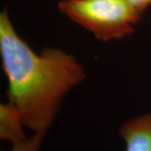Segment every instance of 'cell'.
<instances>
[{
  "label": "cell",
  "instance_id": "obj_1",
  "mask_svg": "<svg viewBox=\"0 0 151 151\" xmlns=\"http://www.w3.org/2000/svg\"><path fill=\"white\" fill-rule=\"evenodd\" d=\"M0 55L9 102L25 128L46 133L65 95L84 81L82 65L60 49L35 53L16 32L6 10L0 14Z\"/></svg>",
  "mask_w": 151,
  "mask_h": 151
},
{
  "label": "cell",
  "instance_id": "obj_2",
  "mask_svg": "<svg viewBox=\"0 0 151 151\" xmlns=\"http://www.w3.org/2000/svg\"><path fill=\"white\" fill-rule=\"evenodd\" d=\"M58 8L71 21L105 42L132 34L142 15L126 0H61Z\"/></svg>",
  "mask_w": 151,
  "mask_h": 151
},
{
  "label": "cell",
  "instance_id": "obj_3",
  "mask_svg": "<svg viewBox=\"0 0 151 151\" xmlns=\"http://www.w3.org/2000/svg\"><path fill=\"white\" fill-rule=\"evenodd\" d=\"M119 134L125 142V151H151V114L129 120L120 129Z\"/></svg>",
  "mask_w": 151,
  "mask_h": 151
},
{
  "label": "cell",
  "instance_id": "obj_4",
  "mask_svg": "<svg viewBox=\"0 0 151 151\" xmlns=\"http://www.w3.org/2000/svg\"><path fill=\"white\" fill-rule=\"evenodd\" d=\"M24 124L17 108L9 102L0 105V139L13 145L27 139L23 130Z\"/></svg>",
  "mask_w": 151,
  "mask_h": 151
},
{
  "label": "cell",
  "instance_id": "obj_5",
  "mask_svg": "<svg viewBox=\"0 0 151 151\" xmlns=\"http://www.w3.org/2000/svg\"><path fill=\"white\" fill-rule=\"evenodd\" d=\"M45 135V133L44 132L35 133L32 137L27 138L20 143L13 145V148L10 151H40Z\"/></svg>",
  "mask_w": 151,
  "mask_h": 151
},
{
  "label": "cell",
  "instance_id": "obj_6",
  "mask_svg": "<svg viewBox=\"0 0 151 151\" xmlns=\"http://www.w3.org/2000/svg\"><path fill=\"white\" fill-rule=\"evenodd\" d=\"M128 3H129L131 5H133L135 9L141 12L142 14L146 9L151 5V0H126Z\"/></svg>",
  "mask_w": 151,
  "mask_h": 151
}]
</instances>
